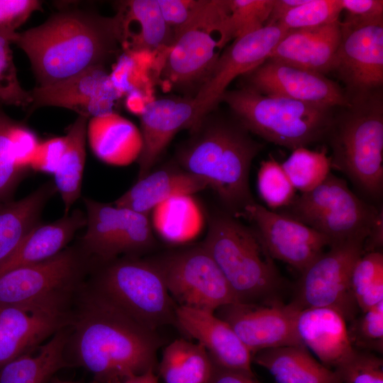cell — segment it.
Segmentation results:
<instances>
[{
	"instance_id": "14",
	"label": "cell",
	"mask_w": 383,
	"mask_h": 383,
	"mask_svg": "<svg viewBox=\"0 0 383 383\" xmlns=\"http://www.w3.org/2000/svg\"><path fill=\"white\" fill-rule=\"evenodd\" d=\"M289 30L279 23L233 40L221 52L210 74L194 97L195 127L216 110L224 92L238 77L257 67L270 58L277 44Z\"/></svg>"
},
{
	"instance_id": "29",
	"label": "cell",
	"mask_w": 383,
	"mask_h": 383,
	"mask_svg": "<svg viewBox=\"0 0 383 383\" xmlns=\"http://www.w3.org/2000/svg\"><path fill=\"white\" fill-rule=\"evenodd\" d=\"M87 136L96 156L111 165L138 160L143 142L140 130L131 121L111 111L91 118Z\"/></svg>"
},
{
	"instance_id": "49",
	"label": "cell",
	"mask_w": 383,
	"mask_h": 383,
	"mask_svg": "<svg viewBox=\"0 0 383 383\" xmlns=\"http://www.w3.org/2000/svg\"><path fill=\"white\" fill-rule=\"evenodd\" d=\"M306 0H273V5L265 25L277 23L288 11L296 8Z\"/></svg>"
},
{
	"instance_id": "17",
	"label": "cell",
	"mask_w": 383,
	"mask_h": 383,
	"mask_svg": "<svg viewBox=\"0 0 383 383\" xmlns=\"http://www.w3.org/2000/svg\"><path fill=\"white\" fill-rule=\"evenodd\" d=\"M298 312L284 302L272 304L234 302L220 307L214 313L230 325L253 355L265 349L304 346L296 331Z\"/></svg>"
},
{
	"instance_id": "48",
	"label": "cell",
	"mask_w": 383,
	"mask_h": 383,
	"mask_svg": "<svg viewBox=\"0 0 383 383\" xmlns=\"http://www.w3.org/2000/svg\"><path fill=\"white\" fill-rule=\"evenodd\" d=\"M383 214L382 209L379 213L376 221L364 243V253L379 251L383 244Z\"/></svg>"
},
{
	"instance_id": "40",
	"label": "cell",
	"mask_w": 383,
	"mask_h": 383,
	"mask_svg": "<svg viewBox=\"0 0 383 383\" xmlns=\"http://www.w3.org/2000/svg\"><path fill=\"white\" fill-rule=\"evenodd\" d=\"M11 44L9 38L0 34V106H13L28 111L32 97L18 79Z\"/></svg>"
},
{
	"instance_id": "19",
	"label": "cell",
	"mask_w": 383,
	"mask_h": 383,
	"mask_svg": "<svg viewBox=\"0 0 383 383\" xmlns=\"http://www.w3.org/2000/svg\"><path fill=\"white\" fill-rule=\"evenodd\" d=\"M175 323L206 349L215 367L255 377L251 352L230 325L214 312L178 306Z\"/></svg>"
},
{
	"instance_id": "42",
	"label": "cell",
	"mask_w": 383,
	"mask_h": 383,
	"mask_svg": "<svg viewBox=\"0 0 383 383\" xmlns=\"http://www.w3.org/2000/svg\"><path fill=\"white\" fill-rule=\"evenodd\" d=\"M334 371L341 383H383L382 358L369 351L355 349Z\"/></svg>"
},
{
	"instance_id": "36",
	"label": "cell",
	"mask_w": 383,
	"mask_h": 383,
	"mask_svg": "<svg viewBox=\"0 0 383 383\" xmlns=\"http://www.w3.org/2000/svg\"><path fill=\"white\" fill-rule=\"evenodd\" d=\"M295 189L309 192L320 185L331 173V157L326 150L314 151L301 147L293 150L281 164Z\"/></svg>"
},
{
	"instance_id": "30",
	"label": "cell",
	"mask_w": 383,
	"mask_h": 383,
	"mask_svg": "<svg viewBox=\"0 0 383 383\" xmlns=\"http://www.w3.org/2000/svg\"><path fill=\"white\" fill-rule=\"evenodd\" d=\"M56 192L53 180H50L21 199L0 204V263L42 222L43 211Z\"/></svg>"
},
{
	"instance_id": "45",
	"label": "cell",
	"mask_w": 383,
	"mask_h": 383,
	"mask_svg": "<svg viewBox=\"0 0 383 383\" xmlns=\"http://www.w3.org/2000/svg\"><path fill=\"white\" fill-rule=\"evenodd\" d=\"M343 11L345 12L343 23L364 25L383 22V1L340 0Z\"/></svg>"
},
{
	"instance_id": "21",
	"label": "cell",
	"mask_w": 383,
	"mask_h": 383,
	"mask_svg": "<svg viewBox=\"0 0 383 383\" xmlns=\"http://www.w3.org/2000/svg\"><path fill=\"white\" fill-rule=\"evenodd\" d=\"M142 149L138 179L147 175L173 137L194 123V98L165 96L148 101L140 113Z\"/></svg>"
},
{
	"instance_id": "34",
	"label": "cell",
	"mask_w": 383,
	"mask_h": 383,
	"mask_svg": "<svg viewBox=\"0 0 383 383\" xmlns=\"http://www.w3.org/2000/svg\"><path fill=\"white\" fill-rule=\"evenodd\" d=\"M158 369L165 383H209L214 365L201 344L177 339L165 348Z\"/></svg>"
},
{
	"instance_id": "18",
	"label": "cell",
	"mask_w": 383,
	"mask_h": 383,
	"mask_svg": "<svg viewBox=\"0 0 383 383\" xmlns=\"http://www.w3.org/2000/svg\"><path fill=\"white\" fill-rule=\"evenodd\" d=\"M240 216L253 223L273 259L300 272L331 245L326 237L305 224L256 202L247 206Z\"/></svg>"
},
{
	"instance_id": "44",
	"label": "cell",
	"mask_w": 383,
	"mask_h": 383,
	"mask_svg": "<svg viewBox=\"0 0 383 383\" xmlns=\"http://www.w3.org/2000/svg\"><path fill=\"white\" fill-rule=\"evenodd\" d=\"M162 17L174 36L194 18L203 0H157Z\"/></svg>"
},
{
	"instance_id": "25",
	"label": "cell",
	"mask_w": 383,
	"mask_h": 383,
	"mask_svg": "<svg viewBox=\"0 0 383 383\" xmlns=\"http://www.w3.org/2000/svg\"><path fill=\"white\" fill-rule=\"evenodd\" d=\"M206 187L208 184L204 179L183 170L175 162L138 179L112 204L149 215L152 209L168 199L192 194Z\"/></svg>"
},
{
	"instance_id": "11",
	"label": "cell",
	"mask_w": 383,
	"mask_h": 383,
	"mask_svg": "<svg viewBox=\"0 0 383 383\" xmlns=\"http://www.w3.org/2000/svg\"><path fill=\"white\" fill-rule=\"evenodd\" d=\"M365 237L333 244L303 272L289 304L297 311L328 307L339 311L347 321L357 316L358 306L350 288L353 267L364 254Z\"/></svg>"
},
{
	"instance_id": "39",
	"label": "cell",
	"mask_w": 383,
	"mask_h": 383,
	"mask_svg": "<svg viewBox=\"0 0 383 383\" xmlns=\"http://www.w3.org/2000/svg\"><path fill=\"white\" fill-rule=\"evenodd\" d=\"M257 188L261 198L271 209L284 208L296 196V189L281 164L272 157L260 164Z\"/></svg>"
},
{
	"instance_id": "23",
	"label": "cell",
	"mask_w": 383,
	"mask_h": 383,
	"mask_svg": "<svg viewBox=\"0 0 383 383\" xmlns=\"http://www.w3.org/2000/svg\"><path fill=\"white\" fill-rule=\"evenodd\" d=\"M296 331L303 345L326 367L335 370L354 353L347 321L338 310L328 307L299 311Z\"/></svg>"
},
{
	"instance_id": "1",
	"label": "cell",
	"mask_w": 383,
	"mask_h": 383,
	"mask_svg": "<svg viewBox=\"0 0 383 383\" xmlns=\"http://www.w3.org/2000/svg\"><path fill=\"white\" fill-rule=\"evenodd\" d=\"M66 355L94 380L121 381L155 368L160 345L157 331L145 326L87 282L73 304Z\"/></svg>"
},
{
	"instance_id": "52",
	"label": "cell",
	"mask_w": 383,
	"mask_h": 383,
	"mask_svg": "<svg viewBox=\"0 0 383 383\" xmlns=\"http://www.w3.org/2000/svg\"><path fill=\"white\" fill-rule=\"evenodd\" d=\"M109 383H121V381L118 379H115L112 381H111Z\"/></svg>"
},
{
	"instance_id": "12",
	"label": "cell",
	"mask_w": 383,
	"mask_h": 383,
	"mask_svg": "<svg viewBox=\"0 0 383 383\" xmlns=\"http://www.w3.org/2000/svg\"><path fill=\"white\" fill-rule=\"evenodd\" d=\"M179 306L215 312L236 302L221 270L201 243L153 257Z\"/></svg>"
},
{
	"instance_id": "37",
	"label": "cell",
	"mask_w": 383,
	"mask_h": 383,
	"mask_svg": "<svg viewBox=\"0 0 383 383\" xmlns=\"http://www.w3.org/2000/svg\"><path fill=\"white\" fill-rule=\"evenodd\" d=\"M226 30L230 40L263 28L270 15L273 0H227Z\"/></svg>"
},
{
	"instance_id": "15",
	"label": "cell",
	"mask_w": 383,
	"mask_h": 383,
	"mask_svg": "<svg viewBox=\"0 0 383 383\" xmlns=\"http://www.w3.org/2000/svg\"><path fill=\"white\" fill-rule=\"evenodd\" d=\"M242 77L243 87L267 96L328 108L350 104L345 91L325 74L271 59Z\"/></svg>"
},
{
	"instance_id": "47",
	"label": "cell",
	"mask_w": 383,
	"mask_h": 383,
	"mask_svg": "<svg viewBox=\"0 0 383 383\" xmlns=\"http://www.w3.org/2000/svg\"><path fill=\"white\" fill-rule=\"evenodd\" d=\"M209 383H259L252 377L243 373L223 370L214 366Z\"/></svg>"
},
{
	"instance_id": "13",
	"label": "cell",
	"mask_w": 383,
	"mask_h": 383,
	"mask_svg": "<svg viewBox=\"0 0 383 383\" xmlns=\"http://www.w3.org/2000/svg\"><path fill=\"white\" fill-rule=\"evenodd\" d=\"M86 231L79 238L97 261L141 256L155 245L149 215L83 197Z\"/></svg>"
},
{
	"instance_id": "32",
	"label": "cell",
	"mask_w": 383,
	"mask_h": 383,
	"mask_svg": "<svg viewBox=\"0 0 383 383\" xmlns=\"http://www.w3.org/2000/svg\"><path fill=\"white\" fill-rule=\"evenodd\" d=\"M68 326L56 332L38 349L23 355L0 370V383H47L59 370L72 367L66 355Z\"/></svg>"
},
{
	"instance_id": "51",
	"label": "cell",
	"mask_w": 383,
	"mask_h": 383,
	"mask_svg": "<svg viewBox=\"0 0 383 383\" xmlns=\"http://www.w3.org/2000/svg\"><path fill=\"white\" fill-rule=\"evenodd\" d=\"M51 383H77V382L62 380V379H60L55 377V378L52 379Z\"/></svg>"
},
{
	"instance_id": "46",
	"label": "cell",
	"mask_w": 383,
	"mask_h": 383,
	"mask_svg": "<svg viewBox=\"0 0 383 383\" xmlns=\"http://www.w3.org/2000/svg\"><path fill=\"white\" fill-rule=\"evenodd\" d=\"M65 147L64 137L39 143L31 162L32 169L54 173Z\"/></svg>"
},
{
	"instance_id": "16",
	"label": "cell",
	"mask_w": 383,
	"mask_h": 383,
	"mask_svg": "<svg viewBox=\"0 0 383 383\" xmlns=\"http://www.w3.org/2000/svg\"><path fill=\"white\" fill-rule=\"evenodd\" d=\"M341 39L333 72L350 99L382 89L383 22L350 25L340 22Z\"/></svg>"
},
{
	"instance_id": "20",
	"label": "cell",
	"mask_w": 383,
	"mask_h": 383,
	"mask_svg": "<svg viewBox=\"0 0 383 383\" xmlns=\"http://www.w3.org/2000/svg\"><path fill=\"white\" fill-rule=\"evenodd\" d=\"M32 104L28 111L44 106L70 109L87 118L111 112L114 91L104 67L88 69L60 82L37 86L30 91Z\"/></svg>"
},
{
	"instance_id": "9",
	"label": "cell",
	"mask_w": 383,
	"mask_h": 383,
	"mask_svg": "<svg viewBox=\"0 0 383 383\" xmlns=\"http://www.w3.org/2000/svg\"><path fill=\"white\" fill-rule=\"evenodd\" d=\"M227 0H204L192 21L163 52L161 75L174 89L193 98L229 42ZM192 98V97H191Z\"/></svg>"
},
{
	"instance_id": "28",
	"label": "cell",
	"mask_w": 383,
	"mask_h": 383,
	"mask_svg": "<svg viewBox=\"0 0 383 383\" xmlns=\"http://www.w3.org/2000/svg\"><path fill=\"white\" fill-rule=\"evenodd\" d=\"M122 46L133 52H164L172 43L174 33L164 20L157 0L123 1L118 12Z\"/></svg>"
},
{
	"instance_id": "33",
	"label": "cell",
	"mask_w": 383,
	"mask_h": 383,
	"mask_svg": "<svg viewBox=\"0 0 383 383\" xmlns=\"http://www.w3.org/2000/svg\"><path fill=\"white\" fill-rule=\"evenodd\" d=\"M88 119L78 116L67 128L64 150L53 173V182L62 199L65 214L71 211L81 196Z\"/></svg>"
},
{
	"instance_id": "6",
	"label": "cell",
	"mask_w": 383,
	"mask_h": 383,
	"mask_svg": "<svg viewBox=\"0 0 383 383\" xmlns=\"http://www.w3.org/2000/svg\"><path fill=\"white\" fill-rule=\"evenodd\" d=\"M96 260L79 239L46 260L0 274V305L69 314Z\"/></svg>"
},
{
	"instance_id": "43",
	"label": "cell",
	"mask_w": 383,
	"mask_h": 383,
	"mask_svg": "<svg viewBox=\"0 0 383 383\" xmlns=\"http://www.w3.org/2000/svg\"><path fill=\"white\" fill-rule=\"evenodd\" d=\"M39 10H42L40 1L0 0V34L11 40L16 30Z\"/></svg>"
},
{
	"instance_id": "5",
	"label": "cell",
	"mask_w": 383,
	"mask_h": 383,
	"mask_svg": "<svg viewBox=\"0 0 383 383\" xmlns=\"http://www.w3.org/2000/svg\"><path fill=\"white\" fill-rule=\"evenodd\" d=\"M333 116L326 138L331 168L345 174L373 199L383 192V100L382 90L350 99Z\"/></svg>"
},
{
	"instance_id": "7",
	"label": "cell",
	"mask_w": 383,
	"mask_h": 383,
	"mask_svg": "<svg viewBox=\"0 0 383 383\" xmlns=\"http://www.w3.org/2000/svg\"><path fill=\"white\" fill-rule=\"evenodd\" d=\"M221 102L247 131L292 150L326 138L335 114L334 108L267 96L243 87L226 90Z\"/></svg>"
},
{
	"instance_id": "4",
	"label": "cell",
	"mask_w": 383,
	"mask_h": 383,
	"mask_svg": "<svg viewBox=\"0 0 383 383\" xmlns=\"http://www.w3.org/2000/svg\"><path fill=\"white\" fill-rule=\"evenodd\" d=\"M226 211L214 213L201 243L242 304L283 302L287 282L262 238Z\"/></svg>"
},
{
	"instance_id": "27",
	"label": "cell",
	"mask_w": 383,
	"mask_h": 383,
	"mask_svg": "<svg viewBox=\"0 0 383 383\" xmlns=\"http://www.w3.org/2000/svg\"><path fill=\"white\" fill-rule=\"evenodd\" d=\"M38 145L30 128L9 117L0 106V204L13 199L16 188L32 169Z\"/></svg>"
},
{
	"instance_id": "35",
	"label": "cell",
	"mask_w": 383,
	"mask_h": 383,
	"mask_svg": "<svg viewBox=\"0 0 383 383\" xmlns=\"http://www.w3.org/2000/svg\"><path fill=\"white\" fill-rule=\"evenodd\" d=\"M350 288L362 312L383 301L382 252H365L358 259L352 272Z\"/></svg>"
},
{
	"instance_id": "24",
	"label": "cell",
	"mask_w": 383,
	"mask_h": 383,
	"mask_svg": "<svg viewBox=\"0 0 383 383\" xmlns=\"http://www.w3.org/2000/svg\"><path fill=\"white\" fill-rule=\"evenodd\" d=\"M341 39L340 21L289 30L269 59L325 74L333 72Z\"/></svg>"
},
{
	"instance_id": "26",
	"label": "cell",
	"mask_w": 383,
	"mask_h": 383,
	"mask_svg": "<svg viewBox=\"0 0 383 383\" xmlns=\"http://www.w3.org/2000/svg\"><path fill=\"white\" fill-rule=\"evenodd\" d=\"M86 221L85 212L75 209L51 223L41 222L0 263V274L55 256L69 245L78 231L85 227Z\"/></svg>"
},
{
	"instance_id": "3",
	"label": "cell",
	"mask_w": 383,
	"mask_h": 383,
	"mask_svg": "<svg viewBox=\"0 0 383 383\" xmlns=\"http://www.w3.org/2000/svg\"><path fill=\"white\" fill-rule=\"evenodd\" d=\"M177 149L175 161L183 170L204 179L228 212L240 217L255 201L249 174L262 145L234 117L211 112Z\"/></svg>"
},
{
	"instance_id": "10",
	"label": "cell",
	"mask_w": 383,
	"mask_h": 383,
	"mask_svg": "<svg viewBox=\"0 0 383 383\" xmlns=\"http://www.w3.org/2000/svg\"><path fill=\"white\" fill-rule=\"evenodd\" d=\"M284 208L281 213L324 235L331 245L355 238H367L380 211L357 196L345 180L332 173Z\"/></svg>"
},
{
	"instance_id": "41",
	"label": "cell",
	"mask_w": 383,
	"mask_h": 383,
	"mask_svg": "<svg viewBox=\"0 0 383 383\" xmlns=\"http://www.w3.org/2000/svg\"><path fill=\"white\" fill-rule=\"evenodd\" d=\"M350 322L348 335L355 349L382 353L383 301Z\"/></svg>"
},
{
	"instance_id": "50",
	"label": "cell",
	"mask_w": 383,
	"mask_h": 383,
	"mask_svg": "<svg viewBox=\"0 0 383 383\" xmlns=\"http://www.w3.org/2000/svg\"><path fill=\"white\" fill-rule=\"evenodd\" d=\"M121 383H158L153 369L143 373L129 375L121 380Z\"/></svg>"
},
{
	"instance_id": "53",
	"label": "cell",
	"mask_w": 383,
	"mask_h": 383,
	"mask_svg": "<svg viewBox=\"0 0 383 383\" xmlns=\"http://www.w3.org/2000/svg\"><path fill=\"white\" fill-rule=\"evenodd\" d=\"M91 383H102V382H100L99 381H96V380H94L91 382Z\"/></svg>"
},
{
	"instance_id": "8",
	"label": "cell",
	"mask_w": 383,
	"mask_h": 383,
	"mask_svg": "<svg viewBox=\"0 0 383 383\" xmlns=\"http://www.w3.org/2000/svg\"><path fill=\"white\" fill-rule=\"evenodd\" d=\"M87 283L150 329L175 323L176 307L154 258L96 260Z\"/></svg>"
},
{
	"instance_id": "31",
	"label": "cell",
	"mask_w": 383,
	"mask_h": 383,
	"mask_svg": "<svg viewBox=\"0 0 383 383\" xmlns=\"http://www.w3.org/2000/svg\"><path fill=\"white\" fill-rule=\"evenodd\" d=\"M252 362L264 367L277 383H341L335 371L317 361L304 346L260 350Z\"/></svg>"
},
{
	"instance_id": "2",
	"label": "cell",
	"mask_w": 383,
	"mask_h": 383,
	"mask_svg": "<svg viewBox=\"0 0 383 383\" xmlns=\"http://www.w3.org/2000/svg\"><path fill=\"white\" fill-rule=\"evenodd\" d=\"M26 53L38 86L53 84L88 69L104 67L122 45L120 18L80 9L51 16L11 39Z\"/></svg>"
},
{
	"instance_id": "38",
	"label": "cell",
	"mask_w": 383,
	"mask_h": 383,
	"mask_svg": "<svg viewBox=\"0 0 383 383\" xmlns=\"http://www.w3.org/2000/svg\"><path fill=\"white\" fill-rule=\"evenodd\" d=\"M340 0H306L282 16L279 23L288 30L313 28L339 21Z\"/></svg>"
},
{
	"instance_id": "22",
	"label": "cell",
	"mask_w": 383,
	"mask_h": 383,
	"mask_svg": "<svg viewBox=\"0 0 383 383\" xmlns=\"http://www.w3.org/2000/svg\"><path fill=\"white\" fill-rule=\"evenodd\" d=\"M69 314L0 305V370L13 360L38 349L70 323Z\"/></svg>"
}]
</instances>
